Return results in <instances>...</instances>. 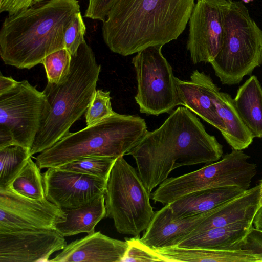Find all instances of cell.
Returning a JSON list of instances; mask_svg holds the SVG:
<instances>
[{"mask_svg": "<svg viewBox=\"0 0 262 262\" xmlns=\"http://www.w3.org/2000/svg\"><path fill=\"white\" fill-rule=\"evenodd\" d=\"M116 0H89L84 16L104 21Z\"/></svg>", "mask_w": 262, "mask_h": 262, "instance_id": "33", "label": "cell"}, {"mask_svg": "<svg viewBox=\"0 0 262 262\" xmlns=\"http://www.w3.org/2000/svg\"><path fill=\"white\" fill-rule=\"evenodd\" d=\"M63 210L66 219L56 225V229L64 237L94 233L97 224L106 216L105 194L80 207Z\"/></svg>", "mask_w": 262, "mask_h": 262, "instance_id": "23", "label": "cell"}, {"mask_svg": "<svg viewBox=\"0 0 262 262\" xmlns=\"http://www.w3.org/2000/svg\"><path fill=\"white\" fill-rule=\"evenodd\" d=\"M125 241L128 247L121 262L163 261L154 249L143 243L139 236L126 238Z\"/></svg>", "mask_w": 262, "mask_h": 262, "instance_id": "30", "label": "cell"}, {"mask_svg": "<svg viewBox=\"0 0 262 262\" xmlns=\"http://www.w3.org/2000/svg\"><path fill=\"white\" fill-rule=\"evenodd\" d=\"M228 0H197L189 24L187 49L191 61L211 63L219 53L224 35V14Z\"/></svg>", "mask_w": 262, "mask_h": 262, "instance_id": "11", "label": "cell"}, {"mask_svg": "<svg viewBox=\"0 0 262 262\" xmlns=\"http://www.w3.org/2000/svg\"><path fill=\"white\" fill-rule=\"evenodd\" d=\"M116 159V158L105 157H88L73 161L57 167L107 180Z\"/></svg>", "mask_w": 262, "mask_h": 262, "instance_id": "27", "label": "cell"}, {"mask_svg": "<svg viewBox=\"0 0 262 262\" xmlns=\"http://www.w3.org/2000/svg\"><path fill=\"white\" fill-rule=\"evenodd\" d=\"M47 108L43 92L26 80L0 94V148L17 145L31 149Z\"/></svg>", "mask_w": 262, "mask_h": 262, "instance_id": "9", "label": "cell"}, {"mask_svg": "<svg viewBox=\"0 0 262 262\" xmlns=\"http://www.w3.org/2000/svg\"><path fill=\"white\" fill-rule=\"evenodd\" d=\"M86 26L81 12L77 13L68 26L64 35L65 48L74 56L80 46L86 41Z\"/></svg>", "mask_w": 262, "mask_h": 262, "instance_id": "31", "label": "cell"}, {"mask_svg": "<svg viewBox=\"0 0 262 262\" xmlns=\"http://www.w3.org/2000/svg\"><path fill=\"white\" fill-rule=\"evenodd\" d=\"M46 198L60 208L83 206L105 194L107 180L76 172L50 167L42 174Z\"/></svg>", "mask_w": 262, "mask_h": 262, "instance_id": "13", "label": "cell"}, {"mask_svg": "<svg viewBox=\"0 0 262 262\" xmlns=\"http://www.w3.org/2000/svg\"><path fill=\"white\" fill-rule=\"evenodd\" d=\"M127 242L94 232L69 244L48 262H121Z\"/></svg>", "mask_w": 262, "mask_h": 262, "instance_id": "16", "label": "cell"}, {"mask_svg": "<svg viewBox=\"0 0 262 262\" xmlns=\"http://www.w3.org/2000/svg\"><path fill=\"white\" fill-rule=\"evenodd\" d=\"M259 200L260 185L258 184L209 211L206 217L189 235L239 222L253 223L259 207Z\"/></svg>", "mask_w": 262, "mask_h": 262, "instance_id": "18", "label": "cell"}, {"mask_svg": "<svg viewBox=\"0 0 262 262\" xmlns=\"http://www.w3.org/2000/svg\"><path fill=\"white\" fill-rule=\"evenodd\" d=\"M67 245L56 229L0 232V262H48Z\"/></svg>", "mask_w": 262, "mask_h": 262, "instance_id": "14", "label": "cell"}, {"mask_svg": "<svg viewBox=\"0 0 262 262\" xmlns=\"http://www.w3.org/2000/svg\"><path fill=\"white\" fill-rule=\"evenodd\" d=\"M250 157L241 150L232 148L217 161L199 169L166 179L150 194L155 203L163 205L191 192L226 187L248 189L257 172L256 164L248 161Z\"/></svg>", "mask_w": 262, "mask_h": 262, "instance_id": "8", "label": "cell"}, {"mask_svg": "<svg viewBox=\"0 0 262 262\" xmlns=\"http://www.w3.org/2000/svg\"><path fill=\"white\" fill-rule=\"evenodd\" d=\"M208 212L176 217L169 205L166 204L155 212L141 239L154 249L177 246L206 217Z\"/></svg>", "mask_w": 262, "mask_h": 262, "instance_id": "17", "label": "cell"}, {"mask_svg": "<svg viewBox=\"0 0 262 262\" xmlns=\"http://www.w3.org/2000/svg\"><path fill=\"white\" fill-rule=\"evenodd\" d=\"M195 0H116L103 21L104 42L126 56L176 40L189 21Z\"/></svg>", "mask_w": 262, "mask_h": 262, "instance_id": "2", "label": "cell"}, {"mask_svg": "<svg viewBox=\"0 0 262 262\" xmlns=\"http://www.w3.org/2000/svg\"><path fill=\"white\" fill-rule=\"evenodd\" d=\"M66 219L63 209L46 197L31 199L0 188V232L56 229Z\"/></svg>", "mask_w": 262, "mask_h": 262, "instance_id": "12", "label": "cell"}, {"mask_svg": "<svg viewBox=\"0 0 262 262\" xmlns=\"http://www.w3.org/2000/svg\"><path fill=\"white\" fill-rule=\"evenodd\" d=\"M245 191L236 187L209 188L187 194L168 204L176 217L209 211Z\"/></svg>", "mask_w": 262, "mask_h": 262, "instance_id": "19", "label": "cell"}, {"mask_svg": "<svg viewBox=\"0 0 262 262\" xmlns=\"http://www.w3.org/2000/svg\"><path fill=\"white\" fill-rule=\"evenodd\" d=\"M147 131L146 122L140 116L116 113L96 124L69 133L40 152L35 162L43 169L88 157L117 158L126 155Z\"/></svg>", "mask_w": 262, "mask_h": 262, "instance_id": "5", "label": "cell"}, {"mask_svg": "<svg viewBox=\"0 0 262 262\" xmlns=\"http://www.w3.org/2000/svg\"><path fill=\"white\" fill-rule=\"evenodd\" d=\"M154 249L164 262H256L254 256L241 249L215 250L178 246Z\"/></svg>", "mask_w": 262, "mask_h": 262, "instance_id": "22", "label": "cell"}, {"mask_svg": "<svg viewBox=\"0 0 262 262\" xmlns=\"http://www.w3.org/2000/svg\"><path fill=\"white\" fill-rule=\"evenodd\" d=\"M237 247L254 256L256 262H262V231L252 226Z\"/></svg>", "mask_w": 262, "mask_h": 262, "instance_id": "32", "label": "cell"}, {"mask_svg": "<svg viewBox=\"0 0 262 262\" xmlns=\"http://www.w3.org/2000/svg\"><path fill=\"white\" fill-rule=\"evenodd\" d=\"M110 92L97 90L85 112L86 126L96 124L114 115L111 102Z\"/></svg>", "mask_w": 262, "mask_h": 262, "instance_id": "29", "label": "cell"}, {"mask_svg": "<svg viewBox=\"0 0 262 262\" xmlns=\"http://www.w3.org/2000/svg\"><path fill=\"white\" fill-rule=\"evenodd\" d=\"M80 12L77 0H47L7 17L0 31V56L8 65L30 69L65 48V31Z\"/></svg>", "mask_w": 262, "mask_h": 262, "instance_id": "3", "label": "cell"}, {"mask_svg": "<svg viewBox=\"0 0 262 262\" xmlns=\"http://www.w3.org/2000/svg\"><path fill=\"white\" fill-rule=\"evenodd\" d=\"M223 84L234 85L262 64V30L241 1L228 0L222 47L210 63Z\"/></svg>", "mask_w": 262, "mask_h": 262, "instance_id": "6", "label": "cell"}, {"mask_svg": "<svg viewBox=\"0 0 262 262\" xmlns=\"http://www.w3.org/2000/svg\"><path fill=\"white\" fill-rule=\"evenodd\" d=\"M259 185H260V200L259 206L262 204V179L260 181Z\"/></svg>", "mask_w": 262, "mask_h": 262, "instance_id": "37", "label": "cell"}, {"mask_svg": "<svg viewBox=\"0 0 262 262\" xmlns=\"http://www.w3.org/2000/svg\"><path fill=\"white\" fill-rule=\"evenodd\" d=\"M223 154V146L194 114L179 106L158 128L147 130L126 155L135 159L138 174L151 193L173 170L209 164L220 160Z\"/></svg>", "mask_w": 262, "mask_h": 262, "instance_id": "1", "label": "cell"}, {"mask_svg": "<svg viewBox=\"0 0 262 262\" xmlns=\"http://www.w3.org/2000/svg\"><path fill=\"white\" fill-rule=\"evenodd\" d=\"M72 55L66 49H62L45 57L43 64L48 82L57 83L68 74L71 64Z\"/></svg>", "mask_w": 262, "mask_h": 262, "instance_id": "28", "label": "cell"}, {"mask_svg": "<svg viewBox=\"0 0 262 262\" xmlns=\"http://www.w3.org/2000/svg\"><path fill=\"white\" fill-rule=\"evenodd\" d=\"M47 1V0H34V2H33V4H35L37 3L41 2H43V1Z\"/></svg>", "mask_w": 262, "mask_h": 262, "instance_id": "38", "label": "cell"}, {"mask_svg": "<svg viewBox=\"0 0 262 262\" xmlns=\"http://www.w3.org/2000/svg\"><path fill=\"white\" fill-rule=\"evenodd\" d=\"M30 157V149L20 145L0 148V188H7Z\"/></svg>", "mask_w": 262, "mask_h": 262, "instance_id": "26", "label": "cell"}, {"mask_svg": "<svg viewBox=\"0 0 262 262\" xmlns=\"http://www.w3.org/2000/svg\"><path fill=\"white\" fill-rule=\"evenodd\" d=\"M0 1H1V0H0Z\"/></svg>", "mask_w": 262, "mask_h": 262, "instance_id": "39", "label": "cell"}, {"mask_svg": "<svg viewBox=\"0 0 262 262\" xmlns=\"http://www.w3.org/2000/svg\"><path fill=\"white\" fill-rule=\"evenodd\" d=\"M100 71L101 66L85 41L72 56L68 75L57 83L48 82L42 91L48 108L30 149L31 156L50 148L70 133L93 97Z\"/></svg>", "mask_w": 262, "mask_h": 262, "instance_id": "4", "label": "cell"}, {"mask_svg": "<svg viewBox=\"0 0 262 262\" xmlns=\"http://www.w3.org/2000/svg\"><path fill=\"white\" fill-rule=\"evenodd\" d=\"M34 0H1L0 12H6L8 15H13L28 8L33 4Z\"/></svg>", "mask_w": 262, "mask_h": 262, "instance_id": "34", "label": "cell"}, {"mask_svg": "<svg viewBox=\"0 0 262 262\" xmlns=\"http://www.w3.org/2000/svg\"><path fill=\"white\" fill-rule=\"evenodd\" d=\"M163 46L148 47L132 61L138 83L135 99L141 113L158 116L171 113L180 105L171 65L162 53Z\"/></svg>", "mask_w": 262, "mask_h": 262, "instance_id": "10", "label": "cell"}, {"mask_svg": "<svg viewBox=\"0 0 262 262\" xmlns=\"http://www.w3.org/2000/svg\"><path fill=\"white\" fill-rule=\"evenodd\" d=\"M253 223L255 228L262 231V204L259 206L255 214Z\"/></svg>", "mask_w": 262, "mask_h": 262, "instance_id": "36", "label": "cell"}, {"mask_svg": "<svg viewBox=\"0 0 262 262\" xmlns=\"http://www.w3.org/2000/svg\"><path fill=\"white\" fill-rule=\"evenodd\" d=\"M213 103L223 122L225 129L221 134L227 142L235 149L247 148L254 137L238 113L234 99L228 93L219 92Z\"/></svg>", "mask_w": 262, "mask_h": 262, "instance_id": "21", "label": "cell"}, {"mask_svg": "<svg viewBox=\"0 0 262 262\" xmlns=\"http://www.w3.org/2000/svg\"><path fill=\"white\" fill-rule=\"evenodd\" d=\"M252 224V222H242L211 228L187 236L177 246L215 250L238 249L237 245L247 234Z\"/></svg>", "mask_w": 262, "mask_h": 262, "instance_id": "20", "label": "cell"}, {"mask_svg": "<svg viewBox=\"0 0 262 262\" xmlns=\"http://www.w3.org/2000/svg\"><path fill=\"white\" fill-rule=\"evenodd\" d=\"M150 194L123 156L117 158L106 182L105 217L113 220L119 233L139 236L155 213Z\"/></svg>", "mask_w": 262, "mask_h": 262, "instance_id": "7", "label": "cell"}, {"mask_svg": "<svg viewBox=\"0 0 262 262\" xmlns=\"http://www.w3.org/2000/svg\"><path fill=\"white\" fill-rule=\"evenodd\" d=\"M234 102L254 137L262 138V86L256 76L239 88Z\"/></svg>", "mask_w": 262, "mask_h": 262, "instance_id": "24", "label": "cell"}, {"mask_svg": "<svg viewBox=\"0 0 262 262\" xmlns=\"http://www.w3.org/2000/svg\"><path fill=\"white\" fill-rule=\"evenodd\" d=\"M17 81L11 77H6L1 74L0 76V94L5 93L13 87Z\"/></svg>", "mask_w": 262, "mask_h": 262, "instance_id": "35", "label": "cell"}, {"mask_svg": "<svg viewBox=\"0 0 262 262\" xmlns=\"http://www.w3.org/2000/svg\"><path fill=\"white\" fill-rule=\"evenodd\" d=\"M180 105L187 108L219 129L222 133L225 126L219 116L213 99L220 88L204 72L193 71L190 80L176 78Z\"/></svg>", "mask_w": 262, "mask_h": 262, "instance_id": "15", "label": "cell"}, {"mask_svg": "<svg viewBox=\"0 0 262 262\" xmlns=\"http://www.w3.org/2000/svg\"><path fill=\"white\" fill-rule=\"evenodd\" d=\"M40 168L30 157L6 188L19 195L39 199L45 196Z\"/></svg>", "mask_w": 262, "mask_h": 262, "instance_id": "25", "label": "cell"}]
</instances>
